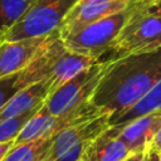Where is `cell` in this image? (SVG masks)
Masks as SVG:
<instances>
[{
  "label": "cell",
  "instance_id": "obj_1",
  "mask_svg": "<svg viewBox=\"0 0 161 161\" xmlns=\"http://www.w3.org/2000/svg\"><path fill=\"white\" fill-rule=\"evenodd\" d=\"M161 79V48L108 58L91 102L109 119L136 104Z\"/></svg>",
  "mask_w": 161,
  "mask_h": 161
},
{
  "label": "cell",
  "instance_id": "obj_2",
  "mask_svg": "<svg viewBox=\"0 0 161 161\" xmlns=\"http://www.w3.org/2000/svg\"><path fill=\"white\" fill-rule=\"evenodd\" d=\"M158 48H161V0H136L125 26L111 47V58Z\"/></svg>",
  "mask_w": 161,
  "mask_h": 161
},
{
  "label": "cell",
  "instance_id": "obj_3",
  "mask_svg": "<svg viewBox=\"0 0 161 161\" xmlns=\"http://www.w3.org/2000/svg\"><path fill=\"white\" fill-rule=\"evenodd\" d=\"M133 3L128 8L116 14L91 23L77 30L75 33L60 38L65 49L84 57L101 60V57L103 54L109 53L113 42L125 26Z\"/></svg>",
  "mask_w": 161,
  "mask_h": 161
},
{
  "label": "cell",
  "instance_id": "obj_4",
  "mask_svg": "<svg viewBox=\"0 0 161 161\" xmlns=\"http://www.w3.org/2000/svg\"><path fill=\"white\" fill-rule=\"evenodd\" d=\"M77 0H34L21 19L10 28L1 40L39 38L58 31L63 19Z\"/></svg>",
  "mask_w": 161,
  "mask_h": 161
},
{
  "label": "cell",
  "instance_id": "obj_5",
  "mask_svg": "<svg viewBox=\"0 0 161 161\" xmlns=\"http://www.w3.org/2000/svg\"><path fill=\"white\" fill-rule=\"evenodd\" d=\"M106 67L107 59L99 60L94 65L80 72L55 92L49 94L43 104V109L49 114L58 116L91 101Z\"/></svg>",
  "mask_w": 161,
  "mask_h": 161
},
{
  "label": "cell",
  "instance_id": "obj_6",
  "mask_svg": "<svg viewBox=\"0 0 161 161\" xmlns=\"http://www.w3.org/2000/svg\"><path fill=\"white\" fill-rule=\"evenodd\" d=\"M103 113L104 112L97 108L91 101L83 103L82 106L67 113L58 114V116L47 113L42 106V108L23 127V130L15 138L14 145H19L23 142H29V141H34L44 137H54L68 127L89 121Z\"/></svg>",
  "mask_w": 161,
  "mask_h": 161
},
{
  "label": "cell",
  "instance_id": "obj_7",
  "mask_svg": "<svg viewBox=\"0 0 161 161\" xmlns=\"http://www.w3.org/2000/svg\"><path fill=\"white\" fill-rule=\"evenodd\" d=\"M57 36L54 31L45 36L26 38L19 40H1L0 42V78L19 73L25 69Z\"/></svg>",
  "mask_w": 161,
  "mask_h": 161
},
{
  "label": "cell",
  "instance_id": "obj_8",
  "mask_svg": "<svg viewBox=\"0 0 161 161\" xmlns=\"http://www.w3.org/2000/svg\"><path fill=\"white\" fill-rule=\"evenodd\" d=\"M135 0H77L58 28L60 38L128 8Z\"/></svg>",
  "mask_w": 161,
  "mask_h": 161
},
{
  "label": "cell",
  "instance_id": "obj_9",
  "mask_svg": "<svg viewBox=\"0 0 161 161\" xmlns=\"http://www.w3.org/2000/svg\"><path fill=\"white\" fill-rule=\"evenodd\" d=\"M109 127V114L103 113L92 118L89 121L74 125L59 132L57 136L53 137V143L44 158V161H54L60 155H63L70 147L84 142L92 141L99 133Z\"/></svg>",
  "mask_w": 161,
  "mask_h": 161
},
{
  "label": "cell",
  "instance_id": "obj_10",
  "mask_svg": "<svg viewBox=\"0 0 161 161\" xmlns=\"http://www.w3.org/2000/svg\"><path fill=\"white\" fill-rule=\"evenodd\" d=\"M161 127V113L141 116L123 126H109V131L122 141L130 152H146Z\"/></svg>",
  "mask_w": 161,
  "mask_h": 161
},
{
  "label": "cell",
  "instance_id": "obj_11",
  "mask_svg": "<svg viewBox=\"0 0 161 161\" xmlns=\"http://www.w3.org/2000/svg\"><path fill=\"white\" fill-rule=\"evenodd\" d=\"M99 59L84 57L73 52H69L65 49L58 55V58L54 62V65L52 68L50 75L48 77L49 80V94L55 92L58 88H60L64 83L78 75L84 69H88L89 67L98 63Z\"/></svg>",
  "mask_w": 161,
  "mask_h": 161
},
{
  "label": "cell",
  "instance_id": "obj_12",
  "mask_svg": "<svg viewBox=\"0 0 161 161\" xmlns=\"http://www.w3.org/2000/svg\"><path fill=\"white\" fill-rule=\"evenodd\" d=\"M49 96V80L48 78L36 83H33L18 93H15L10 101L0 111V122L8 118L23 114L40 104H43Z\"/></svg>",
  "mask_w": 161,
  "mask_h": 161
},
{
  "label": "cell",
  "instance_id": "obj_13",
  "mask_svg": "<svg viewBox=\"0 0 161 161\" xmlns=\"http://www.w3.org/2000/svg\"><path fill=\"white\" fill-rule=\"evenodd\" d=\"M130 153L126 145L107 128L89 142L82 158L84 161H122Z\"/></svg>",
  "mask_w": 161,
  "mask_h": 161
},
{
  "label": "cell",
  "instance_id": "obj_14",
  "mask_svg": "<svg viewBox=\"0 0 161 161\" xmlns=\"http://www.w3.org/2000/svg\"><path fill=\"white\" fill-rule=\"evenodd\" d=\"M161 113V79L130 109L109 119V126H123L148 113Z\"/></svg>",
  "mask_w": 161,
  "mask_h": 161
},
{
  "label": "cell",
  "instance_id": "obj_15",
  "mask_svg": "<svg viewBox=\"0 0 161 161\" xmlns=\"http://www.w3.org/2000/svg\"><path fill=\"white\" fill-rule=\"evenodd\" d=\"M52 143L53 137H44L14 145L3 161H44Z\"/></svg>",
  "mask_w": 161,
  "mask_h": 161
},
{
  "label": "cell",
  "instance_id": "obj_16",
  "mask_svg": "<svg viewBox=\"0 0 161 161\" xmlns=\"http://www.w3.org/2000/svg\"><path fill=\"white\" fill-rule=\"evenodd\" d=\"M34 0H0V34L4 35L26 13Z\"/></svg>",
  "mask_w": 161,
  "mask_h": 161
},
{
  "label": "cell",
  "instance_id": "obj_17",
  "mask_svg": "<svg viewBox=\"0 0 161 161\" xmlns=\"http://www.w3.org/2000/svg\"><path fill=\"white\" fill-rule=\"evenodd\" d=\"M44 104V103H43ZM38 106L23 114L8 118L5 121L0 122V143L3 142H8V141H15V138L18 137V135L20 133V131L23 130V127L28 123V121L42 108V106Z\"/></svg>",
  "mask_w": 161,
  "mask_h": 161
},
{
  "label": "cell",
  "instance_id": "obj_18",
  "mask_svg": "<svg viewBox=\"0 0 161 161\" xmlns=\"http://www.w3.org/2000/svg\"><path fill=\"white\" fill-rule=\"evenodd\" d=\"M24 87L20 82L19 73H14L10 75H5L0 78V111L1 108L10 101V98L21 91Z\"/></svg>",
  "mask_w": 161,
  "mask_h": 161
},
{
  "label": "cell",
  "instance_id": "obj_19",
  "mask_svg": "<svg viewBox=\"0 0 161 161\" xmlns=\"http://www.w3.org/2000/svg\"><path fill=\"white\" fill-rule=\"evenodd\" d=\"M158 151H161V127L158 128V131L156 132V135L153 136L148 148L146 152H152V153H157Z\"/></svg>",
  "mask_w": 161,
  "mask_h": 161
},
{
  "label": "cell",
  "instance_id": "obj_20",
  "mask_svg": "<svg viewBox=\"0 0 161 161\" xmlns=\"http://www.w3.org/2000/svg\"><path fill=\"white\" fill-rule=\"evenodd\" d=\"M13 146H14V141H8V142L0 143V161H3V158L5 157V155L9 152V150Z\"/></svg>",
  "mask_w": 161,
  "mask_h": 161
},
{
  "label": "cell",
  "instance_id": "obj_21",
  "mask_svg": "<svg viewBox=\"0 0 161 161\" xmlns=\"http://www.w3.org/2000/svg\"><path fill=\"white\" fill-rule=\"evenodd\" d=\"M145 157H146V152H131L122 161H145Z\"/></svg>",
  "mask_w": 161,
  "mask_h": 161
},
{
  "label": "cell",
  "instance_id": "obj_22",
  "mask_svg": "<svg viewBox=\"0 0 161 161\" xmlns=\"http://www.w3.org/2000/svg\"><path fill=\"white\" fill-rule=\"evenodd\" d=\"M156 157V153H152V152H146V157H145V161H153Z\"/></svg>",
  "mask_w": 161,
  "mask_h": 161
},
{
  "label": "cell",
  "instance_id": "obj_23",
  "mask_svg": "<svg viewBox=\"0 0 161 161\" xmlns=\"http://www.w3.org/2000/svg\"><path fill=\"white\" fill-rule=\"evenodd\" d=\"M156 155H157V161H161V151H158Z\"/></svg>",
  "mask_w": 161,
  "mask_h": 161
},
{
  "label": "cell",
  "instance_id": "obj_24",
  "mask_svg": "<svg viewBox=\"0 0 161 161\" xmlns=\"http://www.w3.org/2000/svg\"><path fill=\"white\" fill-rule=\"evenodd\" d=\"M1 39H3V35H1V34H0V42H1Z\"/></svg>",
  "mask_w": 161,
  "mask_h": 161
},
{
  "label": "cell",
  "instance_id": "obj_25",
  "mask_svg": "<svg viewBox=\"0 0 161 161\" xmlns=\"http://www.w3.org/2000/svg\"><path fill=\"white\" fill-rule=\"evenodd\" d=\"M78 161H84V160H83V158H80V160H78Z\"/></svg>",
  "mask_w": 161,
  "mask_h": 161
}]
</instances>
